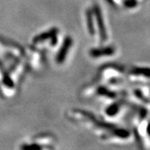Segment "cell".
Listing matches in <instances>:
<instances>
[{"mask_svg":"<svg viewBox=\"0 0 150 150\" xmlns=\"http://www.w3.org/2000/svg\"><path fill=\"white\" fill-rule=\"evenodd\" d=\"M72 43H73V40H72L71 38L67 37L65 38L64 42L63 43L62 47H61L60 50H59V54L57 55V58H56L57 63L59 64H63V62L65 60L66 56H67V54L69 53V48L72 46Z\"/></svg>","mask_w":150,"mask_h":150,"instance_id":"obj_1","label":"cell"},{"mask_svg":"<svg viewBox=\"0 0 150 150\" xmlns=\"http://www.w3.org/2000/svg\"><path fill=\"white\" fill-rule=\"evenodd\" d=\"M93 12L95 13L97 19V23H98V27L99 29V33H100V37L102 38L103 41H105L107 39V33H106V30H105V26L103 24V19L102 13L100 8L98 6H94V9Z\"/></svg>","mask_w":150,"mask_h":150,"instance_id":"obj_2","label":"cell"},{"mask_svg":"<svg viewBox=\"0 0 150 150\" xmlns=\"http://www.w3.org/2000/svg\"><path fill=\"white\" fill-rule=\"evenodd\" d=\"M115 53V49L112 47H105L102 48L92 49L90 51V55L93 58H99L103 56H111Z\"/></svg>","mask_w":150,"mask_h":150,"instance_id":"obj_3","label":"cell"},{"mask_svg":"<svg viewBox=\"0 0 150 150\" xmlns=\"http://www.w3.org/2000/svg\"><path fill=\"white\" fill-rule=\"evenodd\" d=\"M58 29L57 28H52L50 29L48 32H44L39 35H37L36 37L33 39V43H34L35 44H38L39 43H42L43 41L47 40V39H50L53 38L54 36H56L58 34Z\"/></svg>","mask_w":150,"mask_h":150,"instance_id":"obj_4","label":"cell"},{"mask_svg":"<svg viewBox=\"0 0 150 150\" xmlns=\"http://www.w3.org/2000/svg\"><path fill=\"white\" fill-rule=\"evenodd\" d=\"M130 74L134 76H144L150 79V68H134L131 69Z\"/></svg>","mask_w":150,"mask_h":150,"instance_id":"obj_5","label":"cell"},{"mask_svg":"<svg viewBox=\"0 0 150 150\" xmlns=\"http://www.w3.org/2000/svg\"><path fill=\"white\" fill-rule=\"evenodd\" d=\"M35 142L36 144H39L41 146V144H49L51 143L54 142V138L53 136L51 135H48V134H44V135H41V136H38V138H35ZM43 148V147H42Z\"/></svg>","mask_w":150,"mask_h":150,"instance_id":"obj_6","label":"cell"},{"mask_svg":"<svg viewBox=\"0 0 150 150\" xmlns=\"http://www.w3.org/2000/svg\"><path fill=\"white\" fill-rule=\"evenodd\" d=\"M93 11L90 9L87 11L86 16H87V23H88V29L89 33L93 35L94 34V26H93Z\"/></svg>","mask_w":150,"mask_h":150,"instance_id":"obj_7","label":"cell"},{"mask_svg":"<svg viewBox=\"0 0 150 150\" xmlns=\"http://www.w3.org/2000/svg\"><path fill=\"white\" fill-rule=\"evenodd\" d=\"M112 134L118 137L119 139H128L130 136L129 131L123 129H112Z\"/></svg>","mask_w":150,"mask_h":150,"instance_id":"obj_8","label":"cell"},{"mask_svg":"<svg viewBox=\"0 0 150 150\" xmlns=\"http://www.w3.org/2000/svg\"><path fill=\"white\" fill-rule=\"evenodd\" d=\"M120 108H121V104L119 103H114L106 109V114L108 116H114L119 112Z\"/></svg>","mask_w":150,"mask_h":150,"instance_id":"obj_9","label":"cell"},{"mask_svg":"<svg viewBox=\"0 0 150 150\" xmlns=\"http://www.w3.org/2000/svg\"><path fill=\"white\" fill-rule=\"evenodd\" d=\"M23 149H42V146L38 144H33L31 145H23L21 147Z\"/></svg>","mask_w":150,"mask_h":150,"instance_id":"obj_10","label":"cell"},{"mask_svg":"<svg viewBox=\"0 0 150 150\" xmlns=\"http://www.w3.org/2000/svg\"><path fill=\"white\" fill-rule=\"evenodd\" d=\"M146 131H147V134L149 136H150V123L147 125V128H146Z\"/></svg>","mask_w":150,"mask_h":150,"instance_id":"obj_11","label":"cell"}]
</instances>
